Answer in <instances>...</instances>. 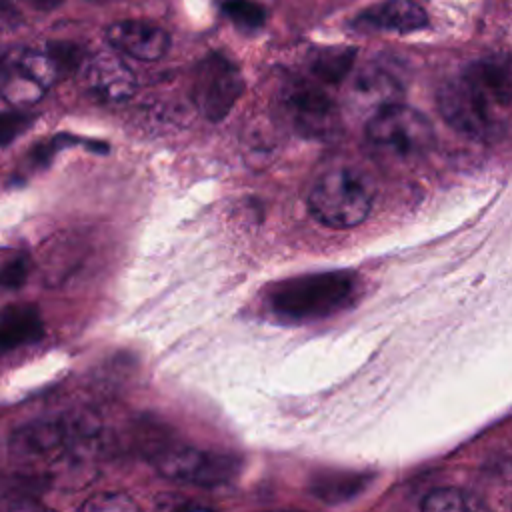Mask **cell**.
<instances>
[{"label": "cell", "mask_w": 512, "mask_h": 512, "mask_svg": "<svg viewBox=\"0 0 512 512\" xmlns=\"http://www.w3.org/2000/svg\"><path fill=\"white\" fill-rule=\"evenodd\" d=\"M356 290L352 274L318 272L278 282L268 292V304L286 320L324 318L344 308Z\"/></svg>", "instance_id": "6da1fadb"}, {"label": "cell", "mask_w": 512, "mask_h": 512, "mask_svg": "<svg viewBox=\"0 0 512 512\" xmlns=\"http://www.w3.org/2000/svg\"><path fill=\"white\" fill-rule=\"evenodd\" d=\"M372 198V188L362 172L350 166H334L312 184L308 208L324 226L354 228L368 218Z\"/></svg>", "instance_id": "7a4b0ae2"}, {"label": "cell", "mask_w": 512, "mask_h": 512, "mask_svg": "<svg viewBox=\"0 0 512 512\" xmlns=\"http://www.w3.org/2000/svg\"><path fill=\"white\" fill-rule=\"evenodd\" d=\"M436 102L442 118L456 132L472 140H490L496 136L498 118L494 110L500 104L468 72L446 80L438 88Z\"/></svg>", "instance_id": "3957f363"}, {"label": "cell", "mask_w": 512, "mask_h": 512, "mask_svg": "<svg viewBox=\"0 0 512 512\" xmlns=\"http://www.w3.org/2000/svg\"><path fill=\"white\" fill-rule=\"evenodd\" d=\"M366 140L380 154L414 158L430 150L434 144V130L420 110L394 102L368 118Z\"/></svg>", "instance_id": "277c9868"}, {"label": "cell", "mask_w": 512, "mask_h": 512, "mask_svg": "<svg viewBox=\"0 0 512 512\" xmlns=\"http://www.w3.org/2000/svg\"><path fill=\"white\" fill-rule=\"evenodd\" d=\"M156 470L168 480L214 488L230 482L240 462L234 456L208 452L194 446H162L152 454Z\"/></svg>", "instance_id": "5b68a950"}, {"label": "cell", "mask_w": 512, "mask_h": 512, "mask_svg": "<svg viewBox=\"0 0 512 512\" xmlns=\"http://www.w3.org/2000/svg\"><path fill=\"white\" fill-rule=\"evenodd\" d=\"M244 88L240 68L224 54L212 52L194 70L192 100L202 116L218 122L234 108Z\"/></svg>", "instance_id": "8992f818"}, {"label": "cell", "mask_w": 512, "mask_h": 512, "mask_svg": "<svg viewBox=\"0 0 512 512\" xmlns=\"http://www.w3.org/2000/svg\"><path fill=\"white\" fill-rule=\"evenodd\" d=\"M282 110L292 128L314 140L332 138L340 128V114L334 100L316 84L290 80L280 96Z\"/></svg>", "instance_id": "52a82bcc"}, {"label": "cell", "mask_w": 512, "mask_h": 512, "mask_svg": "<svg viewBox=\"0 0 512 512\" xmlns=\"http://www.w3.org/2000/svg\"><path fill=\"white\" fill-rule=\"evenodd\" d=\"M428 26V14L416 0H382L366 6L352 18L360 32H416Z\"/></svg>", "instance_id": "ba28073f"}, {"label": "cell", "mask_w": 512, "mask_h": 512, "mask_svg": "<svg viewBox=\"0 0 512 512\" xmlns=\"http://www.w3.org/2000/svg\"><path fill=\"white\" fill-rule=\"evenodd\" d=\"M106 40L116 50L144 62L160 60L170 48V34L148 20H118L106 28Z\"/></svg>", "instance_id": "9c48e42d"}, {"label": "cell", "mask_w": 512, "mask_h": 512, "mask_svg": "<svg viewBox=\"0 0 512 512\" xmlns=\"http://www.w3.org/2000/svg\"><path fill=\"white\" fill-rule=\"evenodd\" d=\"M10 452L24 462L42 460L70 450V430L66 418L62 420H36L20 426L10 438Z\"/></svg>", "instance_id": "30bf717a"}, {"label": "cell", "mask_w": 512, "mask_h": 512, "mask_svg": "<svg viewBox=\"0 0 512 512\" xmlns=\"http://www.w3.org/2000/svg\"><path fill=\"white\" fill-rule=\"evenodd\" d=\"M42 318L32 304H12L0 310V354L40 340Z\"/></svg>", "instance_id": "8fae6325"}, {"label": "cell", "mask_w": 512, "mask_h": 512, "mask_svg": "<svg viewBox=\"0 0 512 512\" xmlns=\"http://www.w3.org/2000/svg\"><path fill=\"white\" fill-rule=\"evenodd\" d=\"M352 92L358 98V102H362L364 106H370L374 114L388 104L400 102L398 96L402 92V86L392 72H388L382 66L370 64L356 74Z\"/></svg>", "instance_id": "7c38bea8"}, {"label": "cell", "mask_w": 512, "mask_h": 512, "mask_svg": "<svg viewBox=\"0 0 512 512\" xmlns=\"http://www.w3.org/2000/svg\"><path fill=\"white\" fill-rule=\"evenodd\" d=\"M90 86L102 100L122 102L134 94L136 80L120 62L100 60L90 68Z\"/></svg>", "instance_id": "4fadbf2b"}, {"label": "cell", "mask_w": 512, "mask_h": 512, "mask_svg": "<svg viewBox=\"0 0 512 512\" xmlns=\"http://www.w3.org/2000/svg\"><path fill=\"white\" fill-rule=\"evenodd\" d=\"M354 58H356V50L348 46L322 48L314 54L310 62V70L318 80L326 84H338L350 74L354 66Z\"/></svg>", "instance_id": "5bb4252c"}, {"label": "cell", "mask_w": 512, "mask_h": 512, "mask_svg": "<svg viewBox=\"0 0 512 512\" xmlns=\"http://www.w3.org/2000/svg\"><path fill=\"white\" fill-rule=\"evenodd\" d=\"M366 484V476L356 474H326L312 482L310 490L318 500L336 504L358 494Z\"/></svg>", "instance_id": "9a60e30c"}, {"label": "cell", "mask_w": 512, "mask_h": 512, "mask_svg": "<svg viewBox=\"0 0 512 512\" xmlns=\"http://www.w3.org/2000/svg\"><path fill=\"white\" fill-rule=\"evenodd\" d=\"M486 508L484 502L460 488H436L430 490L422 500V510L426 512H464Z\"/></svg>", "instance_id": "2e32d148"}, {"label": "cell", "mask_w": 512, "mask_h": 512, "mask_svg": "<svg viewBox=\"0 0 512 512\" xmlns=\"http://www.w3.org/2000/svg\"><path fill=\"white\" fill-rule=\"evenodd\" d=\"M218 6L232 22L250 30L264 26L268 18L266 6L256 0H218Z\"/></svg>", "instance_id": "e0dca14e"}, {"label": "cell", "mask_w": 512, "mask_h": 512, "mask_svg": "<svg viewBox=\"0 0 512 512\" xmlns=\"http://www.w3.org/2000/svg\"><path fill=\"white\" fill-rule=\"evenodd\" d=\"M46 54L52 60L54 68L58 74L66 76L72 74L80 62H82V48L74 42H66V40H56V42H48L46 46Z\"/></svg>", "instance_id": "ac0fdd59"}, {"label": "cell", "mask_w": 512, "mask_h": 512, "mask_svg": "<svg viewBox=\"0 0 512 512\" xmlns=\"http://www.w3.org/2000/svg\"><path fill=\"white\" fill-rule=\"evenodd\" d=\"M36 116L26 112H0V146L14 142L34 124Z\"/></svg>", "instance_id": "d6986e66"}, {"label": "cell", "mask_w": 512, "mask_h": 512, "mask_svg": "<svg viewBox=\"0 0 512 512\" xmlns=\"http://www.w3.org/2000/svg\"><path fill=\"white\" fill-rule=\"evenodd\" d=\"M82 508L90 512H132L136 510V504L126 494L108 492V494H98L86 500Z\"/></svg>", "instance_id": "ffe728a7"}, {"label": "cell", "mask_w": 512, "mask_h": 512, "mask_svg": "<svg viewBox=\"0 0 512 512\" xmlns=\"http://www.w3.org/2000/svg\"><path fill=\"white\" fill-rule=\"evenodd\" d=\"M30 274V258L28 256H16L0 266V286L8 290L20 288Z\"/></svg>", "instance_id": "44dd1931"}, {"label": "cell", "mask_w": 512, "mask_h": 512, "mask_svg": "<svg viewBox=\"0 0 512 512\" xmlns=\"http://www.w3.org/2000/svg\"><path fill=\"white\" fill-rule=\"evenodd\" d=\"M158 506L160 508H170V510H188V508H192V510H204V508H212L210 504H204V502H196V500H184V498H180V500H176V502H172L170 498H166L164 502H158Z\"/></svg>", "instance_id": "7402d4cb"}, {"label": "cell", "mask_w": 512, "mask_h": 512, "mask_svg": "<svg viewBox=\"0 0 512 512\" xmlns=\"http://www.w3.org/2000/svg\"><path fill=\"white\" fill-rule=\"evenodd\" d=\"M28 6H32V8H36V10H44V12H48V10H54V8H58L64 0H24Z\"/></svg>", "instance_id": "603a6c76"}]
</instances>
